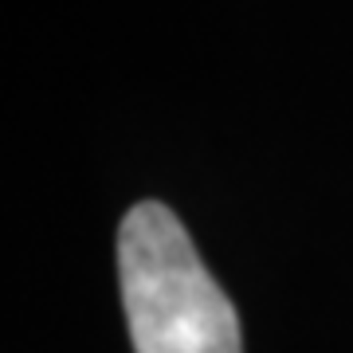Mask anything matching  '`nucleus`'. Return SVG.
I'll list each match as a JSON object with an SVG mask.
<instances>
[{
  "label": "nucleus",
  "instance_id": "1",
  "mask_svg": "<svg viewBox=\"0 0 353 353\" xmlns=\"http://www.w3.org/2000/svg\"><path fill=\"white\" fill-rule=\"evenodd\" d=\"M118 283L134 353H243L236 306L161 201L118 228Z\"/></svg>",
  "mask_w": 353,
  "mask_h": 353
}]
</instances>
